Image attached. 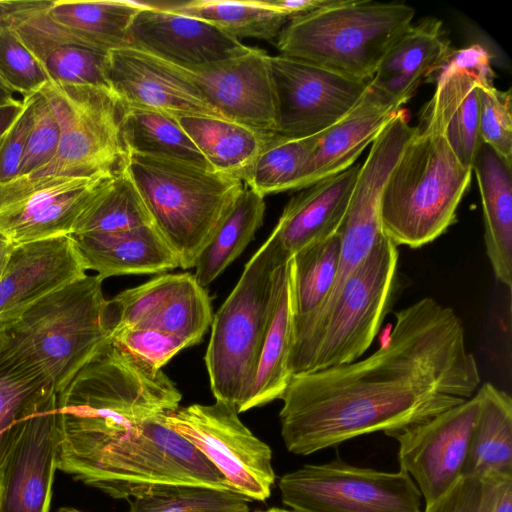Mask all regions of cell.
Wrapping results in <instances>:
<instances>
[{
	"label": "cell",
	"instance_id": "obj_12",
	"mask_svg": "<svg viewBox=\"0 0 512 512\" xmlns=\"http://www.w3.org/2000/svg\"><path fill=\"white\" fill-rule=\"evenodd\" d=\"M222 400L192 404L166 414V424L187 439L223 475L229 488L249 501H265L275 483L271 448Z\"/></svg>",
	"mask_w": 512,
	"mask_h": 512
},
{
	"label": "cell",
	"instance_id": "obj_9",
	"mask_svg": "<svg viewBox=\"0 0 512 512\" xmlns=\"http://www.w3.org/2000/svg\"><path fill=\"white\" fill-rule=\"evenodd\" d=\"M414 15L411 6L400 2L333 0L289 18L276 39V48L281 55L371 81Z\"/></svg>",
	"mask_w": 512,
	"mask_h": 512
},
{
	"label": "cell",
	"instance_id": "obj_28",
	"mask_svg": "<svg viewBox=\"0 0 512 512\" xmlns=\"http://www.w3.org/2000/svg\"><path fill=\"white\" fill-rule=\"evenodd\" d=\"M179 125L194 142L212 170L243 183L273 132L211 116H182Z\"/></svg>",
	"mask_w": 512,
	"mask_h": 512
},
{
	"label": "cell",
	"instance_id": "obj_23",
	"mask_svg": "<svg viewBox=\"0 0 512 512\" xmlns=\"http://www.w3.org/2000/svg\"><path fill=\"white\" fill-rule=\"evenodd\" d=\"M360 169L346 170L299 190L286 204L271 235L291 259L302 248L338 232Z\"/></svg>",
	"mask_w": 512,
	"mask_h": 512
},
{
	"label": "cell",
	"instance_id": "obj_42",
	"mask_svg": "<svg viewBox=\"0 0 512 512\" xmlns=\"http://www.w3.org/2000/svg\"><path fill=\"white\" fill-rule=\"evenodd\" d=\"M479 134L483 144L512 167V95L502 91L493 81L478 80Z\"/></svg>",
	"mask_w": 512,
	"mask_h": 512
},
{
	"label": "cell",
	"instance_id": "obj_32",
	"mask_svg": "<svg viewBox=\"0 0 512 512\" xmlns=\"http://www.w3.org/2000/svg\"><path fill=\"white\" fill-rule=\"evenodd\" d=\"M478 80L471 71L443 65L434 81L446 113V137L459 160L471 168L482 145Z\"/></svg>",
	"mask_w": 512,
	"mask_h": 512
},
{
	"label": "cell",
	"instance_id": "obj_46",
	"mask_svg": "<svg viewBox=\"0 0 512 512\" xmlns=\"http://www.w3.org/2000/svg\"><path fill=\"white\" fill-rule=\"evenodd\" d=\"M35 95V94H34ZM34 95L23 98V109L0 141V184L18 177L34 116Z\"/></svg>",
	"mask_w": 512,
	"mask_h": 512
},
{
	"label": "cell",
	"instance_id": "obj_13",
	"mask_svg": "<svg viewBox=\"0 0 512 512\" xmlns=\"http://www.w3.org/2000/svg\"><path fill=\"white\" fill-rule=\"evenodd\" d=\"M269 64L276 102L274 133L285 137L326 130L358 102L370 83L281 54L269 55Z\"/></svg>",
	"mask_w": 512,
	"mask_h": 512
},
{
	"label": "cell",
	"instance_id": "obj_30",
	"mask_svg": "<svg viewBox=\"0 0 512 512\" xmlns=\"http://www.w3.org/2000/svg\"><path fill=\"white\" fill-rule=\"evenodd\" d=\"M142 7L135 1L56 0L49 14L87 44L110 52L129 46V27Z\"/></svg>",
	"mask_w": 512,
	"mask_h": 512
},
{
	"label": "cell",
	"instance_id": "obj_40",
	"mask_svg": "<svg viewBox=\"0 0 512 512\" xmlns=\"http://www.w3.org/2000/svg\"><path fill=\"white\" fill-rule=\"evenodd\" d=\"M48 390L52 389L37 373L1 358L0 462L21 421Z\"/></svg>",
	"mask_w": 512,
	"mask_h": 512
},
{
	"label": "cell",
	"instance_id": "obj_38",
	"mask_svg": "<svg viewBox=\"0 0 512 512\" xmlns=\"http://www.w3.org/2000/svg\"><path fill=\"white\" fill-rule=\"evenodd\" d=\"M210 297L190 273L151 317L133 328L153 329L181 339L188 347L199 343L212 322ZM123 330V329H122Z\"/></svg>",
	"mask_w": 512,
	"mask_h": 512
},
{
	"label": "cell",
	"instance_id": "obj_54",
	"mask_svg": "<svg viewBox=\"0 0 512 512\" xmlns=\"http://www.w3.org/2000/svg\"><path fill=\"white\" fill-rule=\"evenodd\" d=\"M4 344H5V338H4V335L0 332V361L2 358Z\"/></svg>",
	"mask_w": 512,
	"mask_h": 512
},
{
	"label": "cell",
	"instance_id": "obj_56",
	"mask_svg": "<svg viewBox=\"0 0 512 512\" xmlns=\"http://www.w3.org/2000/svg\"><path fill=\"white\" fill-rule=\"evenodd\" d=\"M255 512H266V511L257 510V511H255Z\"/></svg>",
	"mask_w": 512,
	"mask_h": 512
},
{
	"label": "cell",
	"instance_id": "obj_45",
	"mask_svg": "<svg viewBox=\"0 0 512 512\" xmlns=\"http://www.w3.org/2000/svg\"><path fill=\"white\" fill-rule=\"evenodd\" d=\"M113 342L155 368L162 369L188 346L179 338L153 329H123L111 333Z\"/></svg>",
	"mask_w": 512,
	"mask_h": 512
},
{
	"label": "cell",
	"instance_id": "obj_7",
	"mask_svg": "<svg viewBox=\"0 0 512 512\" xmlns=\"http://www.w3.org/2000/svg\"><path fill=\"white\" fill-rule=\"evenodd\" d=\"M289 262L270 234L212 318L205 354L211 391L238 413L251 389Z\"/></svg>",
	"mask_w": 512,
	"mask_h": 512
},
{
	"label": "cell",
	"instance_id": "obj_50",
	"mask_svg": "<svg viewBox=\"0 0 512 512\" xmlns=\"http://www.w3.org/2000/svg\"><path fill=\"white\" fill-rule=\"evenodd\" d=\"M23 109V100L0 107V141Z\"/></svg>",
	"mask_w": 512,
	"mask_h": 512
},
{
	"label": "cell",
	"instance_id": "obj_26",
	"mask_svg": "<svg viewBox=\"0 0 512 512\" xmlns=\"http://www.w3.org/2000/svg\"><path fill=\"white\" fill-rule=\"evenodd\" d=\"M483 211L484 241L495 278L512 288V167L488 145L472 165Z\"/></svg>",
	"mask_w": 512,
	"mask_h": 512
},
{
	"label": "cell",
	"instance_id": "obj_5",
	"mask_svg": "<svg viewBox=\"0 0 512 512\" xmlns=\"http://www.w3.org/2000/svg\"><path fill=\"white\" fill-rule=\"evenodd\" d=\"M398 257L384 235L330 302L293 322L292 376L348 364L365 353L392 301Z\"/></svg>",
	"mask_w": 512,
	"mask_h": 512
},
{
	"label": "cell",
	"instance_id": "obj_10",
	"mask_svg": "<svg viewBox=\"0 0 512 512\" xmlns=\"http://www.w3.org/2000/svg\"><path fill=\"white\" fill-rule=\"evenodd\" d=\"M166 414L146 420L107 449L77 480L116 499L135 498L160 485L230 489L206 457L166 424Z\"/></svg>",
	"mask_w": 512,
	"mask_h": 512
},
{
	"label": "cell",
	"instance_id": "obj_18",
	"mask_svg": "<svg viewBox=\"0 0 512 512\" xmlns=\"http://www.w3.org/2000/svg\"><path fill=\"white\" fill-rule=\"evenodd\" d=\"M142 3L129 27V47L182 67L208 65L252 49L210 23Z\"/></svg>",
	"mask_w": 512,
	"mask_h": 512
},
{
	"label": "cell",
	"instance_id": "obj_31",
	"mask_svg": "<svg viewBox=\"0 0 512 512\" xmlns=\"http://www.w3.org/2000/svg\"><path fill=\"white\" fill-rule=\"evenodd\" d=\"M166 11L210 23L230 36L274 41L289 17L265 0H191L173 3H154Z\"/></svg>",
	"mask_w": 512,
	"mask_h": 512
},
{
	"label": "cell",
	"instance_id": "obj_24",
	"mask_svg": "<svg viewBox=\"0 0 512 512\" xmlns=\"http://www.w3.org/2000/svg\"><path fill=\"white\" fill-rule=\"evenodd\" d=\"M452 50L442 22L436 18H425L411 24L397 38L370 83L405 104L424 80L435 81Z\"/></svg>",
	"mask_w": 512,
	"mask_h": 512
},
{
	"label": "cell",
	"instance_id": "obj_47",
	"mask_svg": "<svg viewBox=\"0 0 512 512\" xmlns=\"http://www.w3.org/2000/svg\"><path fill=\"white\" fill-rule=\"evenodd\" d=\"M483 489L481 477L461 476L440 497L426 505L424 512H481Z\"/></svg>",
	"mask_w": 512,
	"mask_h": 512
},
{
	"label": "cell",
	"instance_id": "obj_20",
	"mask_svg": "<svg viewBox=\"0 0 512 512\" xmlns=\"http://www.w3.org/2000/svg\"><path fill=\"white\" fill-rule=\"evenodd\" d=\"M72 235L15 245L0 280V329L46 295L87 275Z\"/></svg>",
	"mask_w": 512,
	"mask_h": 512
},
{
	"label": "cell",
	"instance_id": "obj_37",
	"mask_svg": "<svg viewBox=\"0 0 512 512\" xmlns=\"http://www.w3.org/2000/svg\"><path fill=\"white\" fill-rule=\"evenodd\" d=\"M318 135L292 138L272 133L244 184L262 197L295 190Z\"/></svg>",
	"mask_w": 512,
	"mask_h": 512
},
{
	"label": "cell",
	"instance_id": "obj_39",
	"mask_svg": "<svg viewBox=\"0 0 512 512\" xmlns=\"http://www.w3.org/2000/svg\"><path fill=\"white\" fill-rule=\"evenodd\" d=\"M249 502L230 489L192 484L160 485L132 498L129 512H249Z\"/></svg>",
	"mask_w": 512,
	"mask_h": 512
},
{
	"label": "cell",
	"instance_id": "obj_44",
	"mask_svg": "<svg viewBox=\"0 0 512 512\" xmlns=\"http://www.w3.org/2000/svg\"><path fill=\"white\" fill-rule=\"evenodd\" d=\"M33 106V123L18 177L29 175L49 163L56 154L60 140L59 123L41 93L34 95Z\"/></svg>",
	"mask_w": 512,
	"mask_h": 512
},
{
	"label": "cell",
	"instance_id": "obj_55",
	"mask_svg": "<svg viewBox=\"0 0 512 512\" xmlns=\"http://www.w3.org/2000/svg\"><path fill=\"white\" fill-rule=\"evenodd\" d=\"M266 512H294V511L286 510V509L278 508V507H272V508L268 509Z\"/></svg>",
	"mask_w": 512,
	"mask_h": 512
},
{
	"label": "cell",
	"instance_id": "obj_34",
	"mask_svg": "<svg viewBox=\"0 0 512 512\" xmlns=\"http://www.w3.org/2000/svg\"><path fill=\"white\" fill-rule=\"evenodd\" d=\"M153 225L146 205L125 169L102 181L80 214L73 234L120 232Z\"/></svg>",
	"mask_w": 512,
	"mask_h": 512
},
{
	"label": "cell",
	"instance_id": "obj_51",
	"mask_svg": "<svg viewBox=\"0 0 512 512\" xmlns=\"http://www.w3.org/2000/svg\"><path fill=\"white\" fill-rule=\"evenodd\" d=\"M15 245L0 235V280L6 270Z\"/></svg>",
	"mask_w": 512,
	"mask_h": 512
},
{
	"label": "cell",
	"instance_id": "obj_22",
	"mask_svg": "<svg viewBox=\"0 0 512 512\" xmlns=\"http://www.w3.org/2000/svg\"><path fill=\"white\" fill-rule=\"evenodd\" d=\"M111 175L67 178L34 191L0 210V235L14 245L72 235L97 187Z\"/></svg>",
	"mask_w": 512,
	"mask_h": 512
},
{
	"label": "cell",
	"instance_id": "obj_14",
	"mask_svg": "<svg viewBox=\"0 0 512 512\" xmlns=\"http://www.w3.org/2000/svg\"><path fill=\"white\" fill-rule=\"evenodd\" d=\"M57 451V393L48 390L21 421L0 462V512H49Z\"/></svg>",
	"mask_w": 512,
	"mask_h": 512
},
{
	"label": "cell",
	"instance_id": "obj_33",
	"mask_svg": "<svg viewBox=\"0 0 512 512\" xmlns=\"http://www.w3.org/2000/svg\"><path fill=\"white\" fill-rule=\"evenodd\" d=\"M264 197L244 184L233 208L195 262L194 278L202 286L212 283L247 247L262 225Z\"/></svg>",
	"mask_w": 512,
	"mask_h": 512
},
{
	"label": "cell",
	"instance_id": "obj_27",
	"mask_svg": "<svg viewBox=\"0 0 512 512\" xmlns=\"http://www.w3.org/2000/svg\"><path fill=\"white\" fill-rule=\"evenodd\" d=\"M479 410L462 476H512V400L489 382L480 385Z\"/></svg>",
	"mask_w": 512,
	"mask_h": 512
},
{
	"label": "cell",
	"instance_id": "obj_3",
	"mask_svg": "<svg viewBox=\"0 0 512 512\" xmlns=\"http://www.w3.org/2000/svg\"><path fill=\"white\" fill-rule=\"evenodd\" d=\"M419 120L388 175L380 204L384 234L396 246L410 248L434 241L456 222L472 175L446 137V113L436 90Z\"/></svg>",
	"mask_w": 512,
	"mask_h": 512
},
{
	"label": "cell",
	"instance_id": "obj_8",
	"mask_svg": "<svg viewBox=\"0 0 512 512\" xmlns=\"http://www.w3.org/2000/svg\"><path fill=\"white\" fill-rule=\"evenodd\" d=\"M39 93L59 123L58 149L42 168L0 184V210L63 179L111 175L125 167L122 105L111 90L47 82Z\"/></svg>",
	"mask_w": 512,
	"mask_h": 512
},
{
	"label": "cell",
	"instance_id": "obj_36",
	"mask_svg": "<svg viewBox=\"0 0 512 512\" xmlns=\"http://www.w3.org/2000/svg\"><path fill=\"white\" fill-rule=\"evenodd\" d=\"M339 258L338 232L293 255V322L309 316L323 303L334 284Z\"/></svg>",
	"mask_w": 512,
	"mask_h": 512
},
{
	"label": "cell",
	"instance_id": "obj_53",
	"mask_svg": "<svg viewBox=\"0 0 512 512\" xmlns=\"http://www.w3.org/2000/svg\"><path fill=\"white\" fill-rule=\"evenodd\" d=\"M58 512H84V511L73 508V507H62L58 510Z\"/></svg>",
	"mask_w": 512,
	"mask_h": 512
},
{
	"label": "cell",
	"instance_id": "obj_16",
	"mask_svg": "<svg viewBox=\"0 0 512 512\" xmlns=\"http://www.w3.org/2000/svg\"><path fill=\"white\" fill-rule=\"evenodd\" d=\"M51 1L0 0V20L11 27L39 61L49 82L110 89L109 52L95 48L50 14Z\"/></svg>",
	"mask_w": 512,
	"mask_h": 512
},
{
	"label": "cell",
	"instance_id": "obj_1",
	"mask_svg": "<svg viewBox=\"0 0 512 512\" xmlns=\"http://www.w3.org/2000/svg\"><path fill=\"white\" fill-rule=\"evenodd\" d=\"M480 385L461 319L424 297L395 313L368 357L292 376L281 397L282 439L305 456L365 434L392 436L465 402Z\"/></svg>",
	"mask_w": 512,
	"mask_h": 512
},
{
	"label": "cell",
	"instance_id": "obj_11",
	"mask_svg": "<svg viewBox=\"0 0 512 512\" xmlns=\"http://www.w3.org/2000/svg\"><path fill=\"white\" fill-rule=\"evenodd\" d=\"M294 512H421V493L404 471L384 472L335 459L307 464L278 483Z\"/></svg>",
	"mask_w": 512,
	"mask_h": 512
},
{
	"label": "cell",
	"instance_id": "obj_49",
	"mask_svg": "<svg viewBox=\"0 0 512 512\" xmlns=\"http://www.w3.org/2000/svg\"><path fill=\"white\" fill-rule=\"evenodd\" d=\"M275 10L287 15L289 18L312 12L325 7L333 0H265Z\"/></svg>",
	"mask_w": 512,
	"mask_h": 512
},
{
	"label": "cell",
	"instance_id": "obj_48",
	"mask_svg": "<svg viewBox=\"0 0 512 512\" xmlns=\"http://www.w3.org/2000/svg\"><path fill=\"white\" fill-rule=\"evenodd\" d=\"M481 512H512V476L483 477Z\"/></svg>",
	"mask_w": 512,
	"mask_h": 512
},
{
	"label": "cell",
	"instance_id": "obj_2",
	"mask_svg": "<svg viewBox=\"0 0 512 512\" xmlns=\"http://www.w3.org/2000/svg\"><path fill=\"white\" fill-rule=\"evenodd\" d=\"M182 395L162 369L110 340L57 394V469L78 479L146 420L175 411Z\"/></svg>",
	"mask_w": 512,
	"mask_h": 512
},
{
	"label": "cell",
	"instance_id": "obj_29",
	"mask_svg": "<svg viewBox=\"0 0 512 512\" xmlns=\"http://www.w3.org/2000/svg\"><path fill=\"white\" fill-rule=\"evenodd\" d=\"M293 320L290 259L261 348L253 383L239 413L281 399L292 377L289 359L293 341Z\"/></svg>",
	"mask_w": 512,
	"mask_h": 512
},
{
	"label": "cell",
	"instance_id": "obj_15",
	"mask_svg": "<svg viewBox=\"0 0 512 512\" xmlns=\"http://www.w3.org/2000/svg\"><path fill=\"white\" fill-rule=\"evenodd\" d=\"M479 410V397L454 406L391 437L399 444L400 470L415 482L428 505L461 476Z\"/></svg>",
	"mask_w": 512,
	"mask_h": 512
},
{
	"label": "cell",
	"instance_id": "obj_25",
	"mask_svg": "<svg viewBox=\"0 0 512 512\" xmlns=\"http://www.w3.org/2000/svg\"><path fill=\"white\" fill-rule=\"evenodd\" d=\"M88 270L102 280L126 274H151L179 267L174 251L154 227L73 236Z\"/></svg>",
	"mask_w": 512,
	"mask_h": 512
},
{
	"label": "cell",
	"instance_id": "obj_41",
	"mask_svg": "<svg viewBox=\"0 0 512 512\" xmlns=\"http://www.w3.org/2000/svg\"><path fill=\"white\" fill-rule=\"evenodd\" d=\"M183 274L158 276L107 300L106 318L110 335L133 328L151 317L179 286Z\"/></svg>",
	"mask_w": 512,
	"mask_h": 512
},
{
	"label": "cell",
	"instance_id": "obj_17",
	"mask_svg": "<svg viewBox=\"0 0 512 512\" xmlns=\"http://www.w3.org/2000/svg\"><path fill=\"white\" fill-rule=\"evenodd\" d=\"M166 63L224 118L274 133L276 102L265 51L252 47L241 56L200 67Z\"/></svg>",
	"mask_w": 512,
	"mask_h": 512
},
{
	"label": "cell",
	"instance_id": "obj_35",
	"mask_svg": "<svg viewBox=\"0 0 512 512\" xmlns=\"http://www.w3.org/2000/svg\"><path fill=\"white\" fill-rule=\"evenodd\" d=\"M120 130L127 152L173 159L211 169L176 118L122 106Z\"/></svg>",
	"mask_w": 512,
	"mask_h": 512
},
{
	"label": "cell",
	"instance_id": "obj_21",
	"mask_svg": "<svg viewBox=\"0 0 512 512\" xmlns=\"http://www.w3.org/2000/svg\"><path fill=\"white\" fill-rule=\"evenodd\" d=\"M403 105L369 83L358 102L336 123L319 133L295 190L354 165L366 146L377 138Z\"/></svg>",
	"mask_w": 512,
	"mask_h": 512
},
{
	"label": "cell",
	"instance_id": "obj_52",
	"mask_svg": "<svg viewBox=\"0 0 512 512\" xmlns=\"http://www.w3.org/2000/svg\"><path fill=\"white\" fill-rule=\"evenodd\" d=\"M14 91L5 83L0 76V107L14 104L19 101L14 97Z\"/></svg>",
	"mask_w": 512,
	"mask_h": 512
},
{
	"label": "cell",
	"instance_id": "obj_6",
	"mask_svg": "<svg viewBox=\"0 0 512 512\" xmlns=\"http://www.w3.org/2000/svg\"><path fill=\"white\" fill-rule=\"evenodd\" d=\"M124 169L182 269L195 266L244 187L212 169L137 153L128 152Z\"/></svg>",
	"mask_w": 512,
	"mask_h": 512
},
{
	"label": "cell",
	"instance_id": "obj_43",
	"mask_svg": "<svg viewBox=\"0 0 512 512\" xmlns=\"http://www.w3.org/2000/svg\"><path fill=\"white\" fill-rule=\"evenodd\" d=\"M0 76L14 91L25 97L34 95L49 82L35 56L14 30L0 20Z\"/></svg>",
	"mask_w": 512,
	"mask_h": 512
},
{
	"label": "cell",
	"instance_id": "obj_19",
	"mask_svg": "<svg viewBox=\"0 0 512 512\" xmlns=\"http://www.w3.org/2000/svg\"><path fill=\"white\" fill-rule=\"evenodd\" d=\"M107 77L111 91L123 107L174 118H224L165 61L133 47L109 52Z\"/></svg>",
	"mask_w": 512,
	"mask_h": 512
},
{
	"label": "cell",
	"instance_id": "obj_4",
	"mask_svg": "<svg viewBox=\"0 0 512 512\" xmlns=\"http://www.w3.org/2000/svg\"><path fill=\"white\" fill-rule=\"evenodd\" d=\"M103 280L86 275L41 298L0 329L2 358L37 373L57 394L110 340Z\"/></svg>",
	"mask_w": 512,
	"mask_h": 512
}]
</instances>
